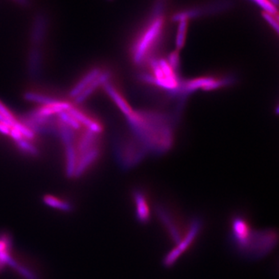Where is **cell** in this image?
<instances>
[{"label":"cell","mask_w":279,"mask_h":279,"mask_svg":"<svg viewBox=\"0 0 279 279\" xmlns=\"http://www.w3.org/2000/svg\"><path fill=\"white\" fill-rule=\"evenodd\" d=\"M133 136L147 152L160 155L167 152L174 143V119L171 115L155 110L134 108L125 116Z\"/></svg>","instance_id":"obj_1"},{"label":"cell","mask_w":279,"mask_h":279,"mask_svg":"<svg viewBox=\"0 0 279 279\" xmlns=\"http://www.w3.org/2000/svg\"><path fill=\"white\" fill-rule=\"evenodd\" d=\"M231 241L236 251L249 259H258L269 253L277 244V232L273 230L256 231L248 220L235 216L231 220Z\"/></svg>","instance_id":"obj_2"},{"label":"cell","mask_w":279,"mask_h":279,"mask_svg":"<svg viewBox=\"0 0 279 279\" xmlns=\"http://www.w3.org/2000/svg\"><path fill=\"white\" fill-rule=\"evenodd\" d=\"M164 30V18L162 4L155 6L152 18L140 32L130 47L133 63L147 66L155 59V54L162 41Z\"/></svg>","instance_id":"obj_3"},{"label":"cell","mask_w":279,"mask_h":279,"mask_svg":"<svg viewBox=\"0 0 279 279\" xmlns=\"http://www.w3.org/2000/svg\"><path fill=\"white\" fill-rule=\"evenodd\" d=\"M233 82L234 78L232 76H214V75H205V76L191 78L188 80H183L175 97L178 99L177 100L179 102L178 107L179 110H182L184 106L186 98L196 90L212 91L224 86H231Z\"/></svg>","instance_id":"obj_4"},{"label":"cell","mask_w":279,"mask_h":279,"mask_svg":"<svg viewBox=\"0 0 279 279\" xmlns=\"http://www.w3.org/2000/svg\"><path fill=\"white\" fill-rule=\"evenodd\" d=\"M114 154L119 165L127 169L138 164L148 152L143 144L130 134L128 139L115 140Z\"/></svg>","instance_id":"obj_5"},{"label":"cell","mask_w":279,"mask_h":279,"mask_svg":"<svg viewBox=\"0 0 279 279\" xmlns=\"http://www.w3.org/2000/svg\"><path fill=\"white\" fill-rule=\"evenodd\" d=\"M201 227L202 223L200 220L195 219L192 222L184 238L179 242L176 248L173 249V251H171L164 258V262L166 266H170L171 264H173L177 259L180 257V255L189 248L196 238L198 233L201 230Z\"/></svg>","instance_id":"obj_6"},{"label":"cell","mask_w":279,"mask_h":279,"mask_svg":"<svg viewBox=\"0 0 279 279\" xmlns=\"http://www.w3.org/2000/svg\"><path fill=\"white\" fill-rule=\"evenodd\" d=\"M12 247L11 237L6 233H0V270H2L6 264H10L13 267H16L19 271H21L23 276L27 279H37L33 274L28 272L22 266H20L16 263L15 260L10 256V249Z\"/></svg>","instance_id":"obj_7"},{"label":"cell","mask_w":279,"mask_h":279,"mask_svg":"<svg viewBox=\"0 0 279 279\" xmlns=\"http://www.w3.org/2000/svg\"><path fill=\"white\" fill-rule=\"evenodd\" d=\"M43 50L41 47L31 46L27 58L28 74L33 79L41 77L43 69Z\"/></svg>","instance_id":"obj_8"},{"label":"cell","mask_w":279,"mask_h":279,"mask_svg":"<svg viewBox=\"0 0 279 279\" xmlns=\"http://www.w3.org/2000/svg\"><path fill=\"white\" fill-rule=\"evenodd\" d=\"M99 155H100V147L99 145H97L78 157L76 169L74 172V179H78L86 173V171L98 160Z\"/></svg>","instance_id":"obj_9"},{"label":"cell","mask_w":279,"mask_h":279,"mask_svg":"<svg viewBox=\"0 0 279 279\" xmlns=\"http://www.w3.org/2000/svg\"><path fill=\"white\" fill-rule=\"evenodd\" d=\"M47 32V21L43 15L37 16L32 26L30 43L32 46L41 47L46 38Z\"/></svg>","instance_id":"obj_10"},{"label":"cell","mask_w":279,"mask_h":279,"mask_svg":"<svg viewBox=\"0 0 279 279\" xmlns=\"http://www.w3.org/2000/svg\"><path fill=\"white\" fill-rule=\"evenodd\" d=\"M68 112L72 116L74 119L78 121L81 126L82 125L84 126L87 129V130H90L91 132L95 133V134H99V135L102 132L103 128H102V125L98 121L92 119L90 116L86 115L84 112L77 108L76 106H74V105L68 110Z\"/></svg>","instance_id":"obj_11"},{"label":"cell","mask_w":279,"mask_h":279,"mask_svg":"<svg viewBox=\"0 0 279 279\" xmlns=\"http://www.w3.org/2000/svg\"><path fill=\"white\" fill-rule=\"evenodd\" d=\"M102 87L104 89L106 94L112 100L114 101L116 106H117L124 116L130 114V112L132 110V106L129 104L127 99H125L123 95L118 91L117 89L114 86V84L110 82V80L106 82Z\"/></svg>","instance_id":"obj_12"},{"label":"cell","mask_w":279,"mask_h":279,"mask_svg":"<svg viewBox=\"0 0 279 279\" xmlns=\"http://www.w3.org/2000/svg\"><path fill=\"white\" fill-rule=\"evenodd\" d=\"M110 77H111V72L107 70L102 71V72L99 74V76L95 78V80L93 81L90 86L86 88V90L82 92L80 95L74 99V104L80 105L82 102H85L88 98H90L93 93H95L99 87L103 86L106 82L110 80Z\"/></svg>","instance_id":"obj_13"},{"label":"cell","mask_w":279,"mask_h":279,"mask_svg":"<svg viewBox=\"0 0 279 279\" xmlns=\"http://www.w3.org/2000/svg\"><path fill=\"white\" fill-rule=\"evenodd\" d=\"M72 106L73 104L68 101L58 100L53 104L39 106L30 113L39 116H55L62 112L68 111Z\"/></svg>","instance_id":"obj_14"},{"label":"cell","mask_w":279,"mask_h":279,"mask_svg":"<svg viewBox=\"0 0 279 279\" xmlns=\"http://www.w3.org/2000/svg\"><path fill=\"white\" fill-rule=\"evenodd\" d=\"M134 199L136 206V216L140 223H146L151 217V211L145 194L142 191L136 190L134 192Z\"/></svg>","instance_id":"obj_15"},{"label":"cell","mask_w":279,"mask_h":279,"mask_svg":"<svg viewBox=\"0 0 279 279\" xmlns=\"http://www.w3.org/2000/svg\"><path fill=\"white\" fill-rule=\"evenodd\" d=\"M102 72V69L100 68H94L91 69L90 71H88L80 80L78 81L74 87L69 92V97L71 99H74L80 95L82 91L86 90L88 86H90V84L95 80L97 77L99 76V74Z\"/></svg>","instance_id":"obj_16"},{"label":"cell","mask_w":279,"mask_h":279,"mask_svg":"<svg viewBox=\"0 0 279 279\" xmlns=\"http://www.w3.org/2000/svg\"><path fill=\"white\" fill-rule=\"evenodd\" d=\"M99 134H95V133L91 132L90 130H86V132L84 133L80 140L78 142L77 145L76 151L78 156H81L83 155L84 153L90 151V149L95 146L99 145Z\"/></svg>","instance_id":"obj_17"},{"label":"cell","mask_w":279,"mask_h":279,"mask_svg":"<svg viewBox=\"0 0 279 279\" xmlns=\"http://www.w3.org/2000/svg\"><path fill=\"white\" fill-rule=\"evenodd\" d=\"M65 147V174L69 179L74 178L78 162V154L76 147L74 144L66 146Z\"/></svg>","instance_id":"obj_18"},{"label":"cell","mask_w":279,"mask_h":279,"mask_svg":"<svg viewBox=\"0 0 279 279\" xmlns=\"http://www.w3.org/2000/svg\"><path fill=\"white\" fill-rule=\"evenodd\" d=\"M58 137L61 139L65 147L74 144L75 130H73L71 127H69V126L62 123L58 119Z\"/></svg>","instance_id":"obj_19"},{"label":"cell","mask_w":279,"mask_h":279,"mask_svg":"<svg viewBox=\"0 0 279 279\" xmlns=\"http://www.w3.org/2000/svg\"><path fill=\"white\" fill-rule=\"evenodd\" d=\"M23 97L26 101L34 102V103H37V104L41 105V106L53 104L54 102H58L59 100V99H56L54 97L31 91L26 92Z\"/></svg>","instance_id":"obj_20"},{"label":"cell","mask_w":279,"mask_h":279,"mask_svg":"<svg viewBox=\"0 0 279 279\" xmlns=\"http://www.w3.org/2000/svg\"><path fill=\"white\" fill-rule=\"evenodd\" d=\"M43 201L46 206L52 207V208L58 209L60 210L71 211L72 209V206L69 202L65 201L63 199H60L59 198L55 197L53 195H45L43 198Z\"/></svg>","instance_id":"obj_21"},{"label":"cell","mask_w":279,"mask_h":279,"mask_svg":"<svg viewBox=\"0 0 279 279\" xmlns=\"http://www.w3.org/2000/svg\"><path fill=\"white\" fill-rule=\"evenodd\" d=\"M15 144L17 148L20 151H22L25 155H30V156L32 157L39 156V150L34 144H33L30 142V140L23 138V139L20 140L15 141Z\"/></svg>","instance_id":"obj_22"},{"label":"cell","mask_w":279,"mask_h":279,"mask_svg":"<svg viewBox=\"0 0 279 279\" xmlns=\"http://www.w3.org/2000/svg\"><path fill=\"white\" fill-rule=\"evenodd\" d=\"M188 21H179L178 29H177L176 38H175V46L176 50H180L184 46L186 43V34L188 30Z\"/></svg>","instance_id":"obj_23"},{"label":"cell","mask_w":279,"mask_h":279,"mask_svg":"<svg viewBox=\"0 0 279 279\" xmlns=\"http://www.w3.org/2000/svg\"><path fill=\"white\" fill-rule=\"evenodd\" d=\"M58 119L74 130H80L81 127H82L78 121L74 119L68 111L62 112L61 114H58Z\"/></svg>","instance_id":"obj_24"},{"label":"cell","mask_w":279,"mask_h":279,"mask_svg":"<svg viewBox=\"0 0 279 279\" xmlns=\"http://www.w3.org/2000/svg\"><path fill=\"white\" fill-rule=\"evenodd\" d=\"M13 128L18 130L20 134L22 135L23 138L24 139L28 140H32L35 138V134H34L29 127H26V125L21 123L19 120H16L15 123H13Z\"/></svg>","instance_id":"obj_25"},{"label":"cell","mask_w":279,"mask_h":279,"mask_svg":"<svg viewBox=\"0 0 279 279\" xmlns=\"http://www.w3.org/2000/svg\"><path fill=\"white\" fill-rule=\"evenodd\" d=\"M256 5L263 9V12L278 16V7L270 3L268 0H251Z\"/></svg>","instance_id":"obj_26"},{"label":"cell","mask_w":279,"mask_h":279,"mask_svg":"<svg viewBox=\"0 0 279 279\" xmlns=\"http://www.w3.org/2000/svg\"><path fill=\"white\" fill-rule=\"evenodd\" d=\"M262 17L264 19V21H266L268 24L271 26V27H272L277 34H279V21H278V16L273 15V14L266 13V12H263Z\"/></svg>","instance_id":"obj_27"},{"label":"cell","mask_w":279,"mask_h":279,"mask_svg":"<svg viewBox=\"0 0 279 279\" xmlns=\"http://www.w3.org/2000/svg\"><path fill=\"white\" fill-rule=\"evenodd\" d=\"M0 114H2L5 117L7 118L8 119L12 121L13 123H15V121L17 120L13 113L8 109L7 106L4 104L3 102L1 100H0Z\"/></svg>","instance_id":"obj_28"},{"label":"cell","mask_w":279,"mask_h":279,"mask_svg":"<svg viewBox=\"0 0 279 279\" xmlns=\"http://www.w3.org/2000/svg\"><path fill=\"white\" fill-rule=\"evenodd\" d=\"M9 136L11 137L12 139L14 140V142L17 141V140H20L23 139L22 135L20 134L18 130H16L15 128L11 127L10 130H9Z\"/></svg>","instance_id":"obj_29"},{"label":"cell","mask_w":279,"mask_h":279,"mask_svg":"<svg viewBox=\"0 0 279 279\" xmlns=\"http://www.w3.org/2000/svg\"><path fill=\"white\" fill-rule=\"evenodd\" d=\"M11 127H8L6 125L0 123V134L3 135H9V130Z\"/></svg>","instance_id":"obj_30"},{"label":"cell","mask_w":279,"mask_h":279,"mask_svg":"<svg viewBox=\"0 0 279 279\" xmlns=\"http://www.w3.org/2000/svg\"><path fill=\"white\" fill-rule=\"evenodd\" d=\"M16 2L21 4L22 6H26L28 4V0H14Z\"/></svg>","instance_id":"obj_31"},{"label":"cell","mask_w":279,"mask_h":279,"mask_svg":"<svg viewBox=\"0 0 279 279\" xmlns=\"http://www.w3.org/2000/svg\"><path fill=\"white\" fill-rule=\"evenodd\" d=\"M268 1L270 3L272 4L273 6H276V7H278V6H279V0H268Z\"/></svg>","instance_id":"obj_32"}]
</instances>
